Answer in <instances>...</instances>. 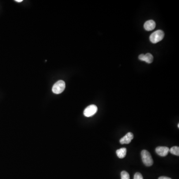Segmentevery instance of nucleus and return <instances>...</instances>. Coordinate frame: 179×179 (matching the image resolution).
Listing matches in <instances>:
<instances>
[{"label":"nucleus","instance_id":"obj_14","mask_svg":"<svg viewBox=\"0 0 179 179\" xmlns=\"http://www.w3.org/2000/svg\"><path fill=\"white\" fill-rule=\"evenodd\" d=\"M15 1L18 3H21L22 2V0H15Z\"/></svg>","mask_w":179,"mask_h":179},{"label":"nucleus","instance_id":"obj_8","mask_svg":"<svg viewBox=\"0 0 179 179\" xmlns=\"http://www.w3.org/2000/svg\"><path fill=\"white\" fill-rule=\"evenodd\" d=\"M156 26V23L153 20H149L145 22L144 25V28L147 31H151L154 29Z\"/></svg>","mask_w":179,"mask_h":179},{"label":"nucleus","instance_id":"obj_11","mask_svg":"<svg viewBox=\"0 0 179 179\" xmlns=\"http://www.w3.org/2000/svg\"><path fill=\"white\" fill-rule=\"evenodd\" d=\"M130 176L126 171H123L121 172V179H129Z\"/></svg>","mask_w":179,"mask_h":179},{"label":"nucleus","instance_id":"obj_4","mask_svg":"<svg viewBox=\"0 0 179 179\" xmlns=\"http://www.w3.org/2000/svg\"><path fill=\"white\" fill-rule=\"evenodd\" d=\"M98 108L96 105H92L87 107L84 111V115L86 117L93 116L97 112Z\"/></svg>","mask_w":179,"mask_h":179},{"label":"nucleus","instance_id":"obj_6","mask_svg":"<svg viewBox=\"0 0 179 179\" xmlns=\"http://www.w3.org/2000/svg\"><path fill=\"white\" fill-rule=\"evenodd\" d=\"M139 60L145 61L147 63H151L153 61V56L151 54L147 53L146 54H141L138 57Z\"/></svg>","mask_w":179,"mask_h":179},{"label":"nucleus","instance_id":"obj_3","mask_svg":"<svg viewBox=\"0 0 179 179\" xmlns=\"http://www.w3.org/2000/svg\"><path fill=\"white\" fill-rule=\"evenodd\" d=\"M65 83L63 80H59L54 84L52 87V92L55 94H59L64 91L65 89Z\"/></svg>","mask_w":179,"mask_h":179},{"label":"nucleus","instance_id":"obj_7","mask_svg":"<svg viewBox=\"0 0 179 179\" xmlns=\"http://www.w3.org/2000/svg\"><path fill=\"white\" fill-rule=\"evenodd\" d=\"M134 136L131 133H127L125 136L120 139V143L122 144H129L131 142V140L133 139Z\"/></svg>","mask_w":179,"mask_h":179},{"label":"nucleus","instance_id":"obj_12","mask_svg":"<svg viewBox=\"0 0 179 179\" xmlns=\"http://www.w3.org/2000/svg\"><path fill=\"white\" fill-rule=\"evenodd\" d=\"M134 179H143V178L140 173H136L134 176Z\"/></svg>","mask_w":179,"mask_h":179},{"label":"nucleus","instance_id":"obj_9","mask_svg":"<svg viewBox=\"0 0 179 179\" xmlns=\"http://www.w3.org/2000/svg\"><path fill=\"white\" fill-rule=\"evenodd\" d=\"M116 153L117 156L119 158H123L126 157V148H120L116 150Z\"/></svg>","mask_w":179,"mask_h":179},{"label":"nucleus","instance_id":"obj_2","mask_svg":"<svg viewBox=\"0 0 179 179\" xmlns=\"http://www.w3.org/2000/svg\"><path fill=\"white\" fill-rule=\"evenodd\" d=\"M164 37V32L161 30H157L152 33L150 36V40L153 43H156L161 41Z\"/></svg>","mask_w":179,"mask_h":179},{"label":"nucleus","instance_id":"obj_10","mask_svg":"<svg viewBox=\"0 0 179 179\" xmlns=\"http://www.w3.org/2000/svg\"><path fill=\"white\" fill-rule=\"evenodd\" d=\"M169 152L176 156H179V147L178 146H173L169 150Z\"/></svg>","mask_w":179,"mask_h":179},{"label":"nucleus","instance_id":"obj_15","mask_svg":"<svg viewBox=\"0 0 179 179\" xmlns=\"http://www.w3.org/2000/svg\"><path fill=\"white\" fill-rule=\"evenodd\" d=\"M178 128H179V123H178Z\"/></svg>","mask_w":179,"mask_h":179},{"label":"nucleus","instance_id":"obj_13","mask_svg":"<svg viewBox=\"0 0 179 179\" xmlns=\"http://www.w3.org/2000/svg\"><path fill=\"white\" fill-rule=\"evenodd\" d=\"M158 179H172L171 178H169V177H165V176H162L160 177L159 178H158Z\"/></svg>","mask_w":179,"mask_h":179},{"label":"nucleus","instance_id":"obj_5","mask_svg":"<svg viewBox=\"0 0 179 179\" xmlns=\"http://www.w3.org/2000/svg\"><path fill=\"white\" fill-rule=\"evenodd\" d=\"M169 148L167 147L159 146L156 148V152L159 156L165 157L169 152Z\"/></svg>","mask_w":179,"mask_h":179},{"label":"nucleus","instance_id":"obj_1","mask_svg":"<svg viewBox=\"0 0 179 179\" xmlns=\"http://www.w3.org/2000/svg\"><path fill=\"white\" fill-rule=\"evenodd\" d=\"M141 158L144 164L147 167L152 166L153 164V160L150 153L146 150H143L141 151Z\"/></svg>","mask_w":179,"mask_h":179}]
</instances>
